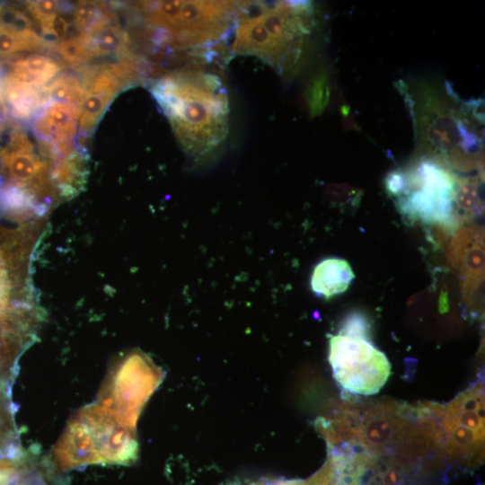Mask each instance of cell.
I'll return each mask as SVG.
<instances>
[{
  "instance_id": "1",
  "label": "cell",
  "mask_w": 485,
  "mask_h": 485,
  "mask_svg": "<svg viewBox=\"0 0 485 485\" xmlns=\"http://www.w3.org/2000/svg\"><path fill=\"white\" fill-rule=\"evenodd\" d=\"M413 120L421 157L448 168L472 167L483 150L481 99L463 101L449 82L397 83Z\"/></svg>"
},
{
  "instance_id": "2",
  "label": "cell",
  "mask_w": 485,
  "mask_h": 485,
  "mask_svg": "<svg viewBox=\"0 0 485 485\" xmlns=\"http://www.w3.org/2000/svg\"><path fill=\"white\" fill-rule=\"evenodd\" d=\"M184 152L207 159L228 134V98L219 76L200 68L166 74L150 87Z\"/></svg>"
},
{
  "instance_id": "3",
  "label": "cell",
  "mask_w": 485,
  "mask_h": 485,
  "mask_svg": "<svg viewBox=\"0 0 485 485\" xmlns=\"http://www.w3.org/2000/svg\"><path fill=\"white\" fill-rule=\"evenodd\" d=\"M314 25V9L307 1L236 2L232 48L292 77L306 60Z\"/></svg>"
},
{
  "instance_id": "4",
  "label": "cell",
  "mask_w": 485,
  "mask_h": 485,
  "mask_svg": "<svg viewBox=\"0 0 485 485\" xmlns=\"http://www.w3.org/2000/svg\"><path fill=\"white\" fill-rule=\"evenodd\" d=\"M137 6L147 24L146 38L154 45L205 57L234 27L236 2L156 1Z\"/></svg>"
},
{
  "instance_id": "5",
  "label": "cell",
  "mask_w": 485,
  "mask_h": 485,
  "mask_svg": "<svg viewBox=\"0 0 485 485\" xmlns=\"http://www.w3.org/2000/svg\"><path fill=\"white\" fill-rule=\"evenodd\" d=\"M44 225L45 220L12 226L0 222V322L40 314L32 261Z\"/></svg>"
},
{
  "instance_id": "6",
  "label": "cell",
  "mask_w": 485,
  "mask_h": 485,
  "mask_svg": "<svg viewBox=\"0 0 485 485\" xmlns=\"http://www.w3.org/2000/svg\"><path fill=\"white\" fill-rule=\"evenodd\" d=\"M401 170L403 184L394 198L403 216L429 225H453L457 216L454 198L460 177L445 165L425 157Z\"/></svg>"
},
{
  "instance_id": "7",
  "label": "cell",
  "mask_w": 485,
  "mask_h": 485,
  "mask_svg": "<svg viewBox=\"0 0 485 485\" xmlns=\"http://www.w3.org/2000/svg\"><path fill=\"white\" fill-rule=\"evenodd\" d=\"M329 362L340 386L353 394L377 393L391 375L386 355L369 337L342 332L331 335Z\"/></svg>"
},
{
  "instance_id": "8",
  "label": "cell",
  "mask_w": 485,
  "mask_h": 485,
  "mask_svg": "<svg viewBox=\"0 0 485 485\" xmlns=\"http://www.w3.org/2000/svg\"><path fill=\"white\" fill-rule=\"evenodd\" d=\"M51 169V162L34 154L26 133L14 127L0 147V177L4 181L31 192L50 209L61 201L50 179Z\"/></svg>"
},
{
  "instance_id": "9",
  "label": "cell",
  "mask_w": 485,
  "mask_h": 485,
  "mask_svg": "<svg viewBox=\"0 0 485 485\" xmlns=\"http://www.w3.org/2000/svg\"><path fill=\"white\" fill-rule=\"evenodd\" d=\"M154 381L153 370L146 359L131 354L112 370L100 393L99 404L131 427L136 411L151 392Z\"/></svg>"
},
{
  "instance_id": "10",
  "label": "cell",
  "mask_w": 485,
  "mask_h": 485,
  "mask_svg": "<svg viewBox=\"0 0 485 485\" xmlns=\"http://www.w3.org/2000/svg\"><path fill=\"white\" fill-rule=\"evenodd\" d=\"M77 415L89 428L101 463L124 464L135 458L137 442L130 427L101 404L81 409Z\"/></svg>"
},
{
  "instance_id": "11",
  "label": "cell",
  "mask_w": 485,
  "mask_h": 485,
  "mask_svg": "<svg viewBox=\"0 0 485 485\" xmlns=\"http://www.w3.org/2000/svg\"><path fill=\"white\" fill-rule=\"evenodd\" d=\"M53 458L61 470L101 463L93 435L76 414L72 418L53 449Z\"/></svg>"
},
{
  "instance_id": "12",
  "label": "cell",
  "mask_w": 485,
  "mask_h": 485,
  "mask_svg": "<svg viewBox=\"0 0 485 485\" xmlns=\"http://www.w3.org/2000/svg\"><path fill=\"white\" fill-rule=\"evenodd\" d=\"M83 85L85 93L80 106L78 127L83 133H91L124 86L108 68L87 77Z\"/></svg>"
},
{
  "instance_id": "13",
  "label": "cell",
  "mask_w": 485,
  "mask_h": 485,
  "mask_svg": "<svg viewBox=\"0 0 485 485\" xmlns=\"http://www.w3.org/2000/svg\"><path fill=\"white\" fill-rule=\"evenodd\" d=\"M79 116L80 109L72 104L48 101L34 117L32 130L43 143L72 142L76 135Z\"/></svg>"
},
{
  "instance_id": "14",
  "label": "cell",
  "mask_w": 485,
  "mask_h": 485,
  "mask_svg": "<svg viewBox=\"0 0 485 485\" xmlns=\"http://www.w3.org/2000/svg\"><path fill=\"white\" fill-rule=\"evenodd\" d=\"M27 21L10 4H0V67L19 52L42 46Z\"/></svg>"
},
{
  "instance_id": "15",
  "label": "cell",
  "mask_w": 485,
  "mask_h": 485,
  "mask_svg": "<svg viewBox=\"0 0 485 485\" xmlns=\"http://www.w3.org/2000/svg\"><path fill=\"white\" fill-rule=\"evenodd\" d=\"M49 210L31 192L0 177V222L23 225L45 220Z\"/></svg>"
},
{
  "instance_id": "16",
  "label": "cell",
  "mask_w": 485,
  "mask_h": 485,
  "mask_svg": "<svg viewBox=\"0 0 485 485\" xmlns=\"http://www.w3.org/2000/svg\"><path fill=\"white\" fill-rule=\"evenodd\" d=\"M43 87H37L5 75L3 81L4 113L9 112L13 118L22 120L35 117L48 103Z\"/></svg>"
},
{
  "instance_id": "17",
  "label": "cell",
  "mask_w": 485,
  "mask_h": 485,
  "mask_svg": "<svg viewBox=\"0 0 485 485\" xmlns=\"http://www.w3.org/2000/svg\"><path fill=\"white\" fill-rule=\"evenodd\" d=\"M82 38L92 57L116 55L124 59L133 56L128 51V34L110 16L89 26Z\"/></svg>"
},
{
  "instance_id": "18",
  "label": "cell",
  "mask_w": 485,
  "mask_h": 485,
  "mask_svg": "<svg viewBox=\"0 0 485 485\" xmlns=\"http://www.w3.org/2000/svg\"><path fill=\"white\" fill-rule=\"evenodd\" d=\"M354 277L347 260L327 258L314 267L311 276V288L316 295L329 299L345 292Z\"/></svg>"
},
{
  "instance_id": "19",
  "label": "cell",
  "mask_w": 485,
  "mask_h": 485,
  "mask_svg": "<svg viewBox=\"0 0 485 485\" xmlns=\"http://www.w3.org/2000/svg\"><path fill=\"white\" fill-rule=\"evenodd\" d=\"M60 70L61 66L50 57L33 54L13 62L7 75L20 82L43 87Z\"/></svg>"
},
{
  "instance_id": "20",
  "label": "cell",
  "mask_w": 485,
  "mask_h": 485,
  "mask_svg": "<svg viewBox=\"0 0 485 485\" xmlns=\"http://www.w3.org/2000/svg\"><path fill=\"white\" fill-rule=\"evenodd\" d=\"M44 93L48 101L72 104L80 109L85 90L79 81L68 75H62L49 85L44 86Z\"/></svg>"
},
{
  "instance_id": "21",
  "label": "cell",
  "mask_w": 485,
  "mask_h": 485,
  "mask_svg": "<svg viewBox=\"0 0 485 485\" xmlns=\"http://www.w3.org/2000/svg\"><path fill=\"white\" fill-rule=\"evenodd\" d=\"M331 97V87L328 73L325 69L317 71L309 80L304 99L308 112L312 118L322 114Z\"/></svg>"
},
{
  "instance_id": "22",
  "label": "cell",
  "mask_w": 485,
  "mask_h": 485,
  "mask_svg": "<svg viewBox=\"0 0 485 485\" xmlns=\"http://www.w3.org/2000/svg\"><path fill=\"white\" fill-rule=\"evenodd\" d=\"M457 214L472 216L481 211L479 182L474 178H460L454 198Z\"/></svg>"
},
{
  "instance_id": "23",
  "label": "cell",
  "mask_w": 485,
  "mask_h": 485,
  "mask_svg": "<svg viewBox=\"0 0 485 485\" xmlns=\"http://www.w3.org/2000/svg\"><path fill=\"white\" fill-rule=\"evenodd\" d=\"M57 50L70 66H75L92 57L82 35L72 39H64L57 45Z\"/></svg>"
},
{
  "instance_id": "24",
  "label": "cell",
  "mask_w": 485,
  "mask_h": 485,
  "mask_svg": "<svg viewBox=\"0 0 485 485\" xmlns=\"http://www.w3.org/2000/svg\"><path fill=\"white\" fill-rule=\"evenodd\" d=\"M110 17L105 14L101 4L84 2L79 4L74 11V19L76 26L83 31L92 24Z\"/></svg>"
},
{
  "instance_id": "25",
  "label": "cell",
  "mask_w": 485,
  "mask_h": 485,
  "mask_svg": "<svg viewBox=\"0 0 485 485\" xmlns=\"http://www.w3.org/2000/svg\"><path fill=\"white\" fill-rule=\"evenodd\" d=\"M42 33L46 40H64L69 29L68 22L60 14L57 13L50 18L39 22Z\"/></svg>"
},
{
  "instance_id": "26",
  "label": "cell",
  "mask_w": 485,
  "mask_h": 485,
  "mask_svg": "<svg viewBox=\"0 0 485 485\" xmlns=\"http://www.w3.org/2000/svg\"><path fill=\"white\" fill-rule=\"evenodd\" d=\"M29 13L38 22L58 13L61 4L57 1H30L25 4Z\"/></svg>"
},
{
  "instance_id": "27",
  "label": "cell",
  "mask_w": 485,
  "mask_h": 485,
  "mask_svg": "<svg viewBox=\"0 0 485 485\" xmlns=\"http://www.w3.org/2000/svg\"><path fill=\"white\" fill-rule=\"evenodd\" d=\"M4 111H3L2 109L0 108V137H1L2 132H3V130H4Z\"/></svg>"
},
{
  "instance_id": "28",
  "label": "cell",
  "mask_w": 485,
  "mask_h": 485,
  "mask_svg": "<svg viewBox=\"0 0 485 485\" xmlns=\"http://www.w3.org/2000/svg\"><path fill=\"white\" fill-rule=\"evenodd\" d=\"M3 81H4V78H2L0 75V108L1 109H2V102H3Z\"/></svg>"
}]
</instances>
